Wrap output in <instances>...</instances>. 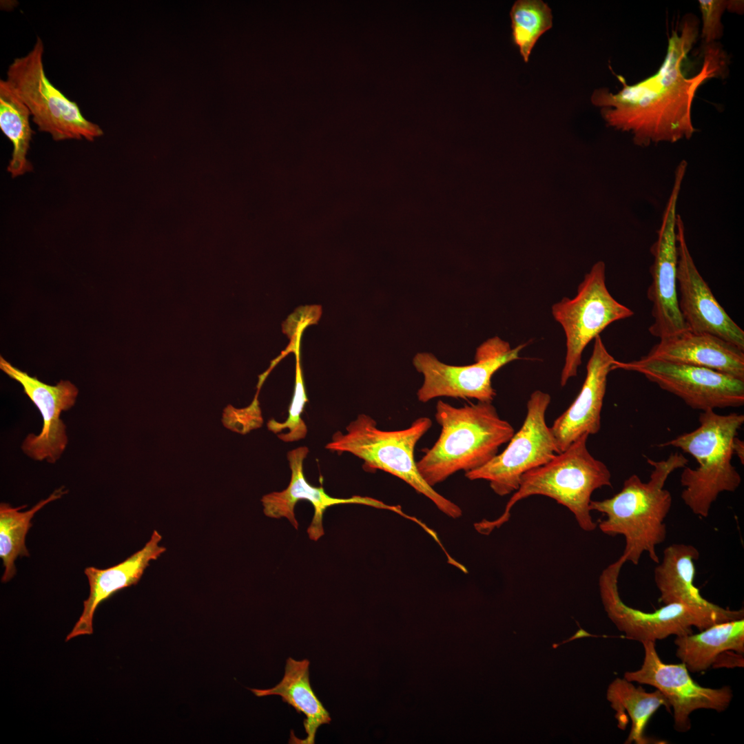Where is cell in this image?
<instances>
[{"label": "cell", "instance_id": "1", "mask_svg": "<svg viewBox=\"0 0 744 744\" xmlns=\"http://www.w3.org/2000/svg\"><path fill=\"white\" fill-rule=\"evenodd\" d=\"M699 19L683 16L668 36L664 60L653 75L628 85L621 75L612 73L622 84L613 94L606 87L595 90L593 105L601 107L607 125L630 133L640 147L690 139L697 131L692 120V107L699 87L711 79L726 78L730 57L719 42L704 44L701 68L688 74L689 54L699 34Z\"/></svg>", "mask_w": 744, "mask_h": 744}, {"label": "cell", "instance_id": "2", "mask_svg": "<svg viewBox=\"0 0 744 744\" xmlns=\"http://www.w3.org/2000/svg\"><path fill=\"white\" fill-rule=\"evenodd\" d=\"M646 459L652 468L648 482L633 474L624 481L619 493L603 500H591L590 504L591 511L606 517L598 524L603 533L624 537L622 555L635 566L645 552L653 562H659L656 548L666 539L665 519L672 503L671 493L664 486L673 471L684 468L689 462L679 453L661 461Z\"/></svg>", "mask_w": 744, "mask_h": 744}, {"label": "cell", "instance_id": "3", "mask_svg": "<svg viewBox=\"0 0 744 744\" xmlns=\"http://www.w3.org/2000/svg\"><path fill=\"white\" fill-rule=\"evenodd\" d=\"M435 417L441 426L440 436L417 462L420 475L432 487L457 472L483 466L515 433L491 402L455 407L439 400Z\"/></svg>", "mask_w": 744, "mask_h": 744}, {"label": "cell", "instance_id": "4", "mask_svg": "<svg viewBox=\"0 0 744 744\" xmlns=\"http://www.w3.org/2000/svg\"><path fill=\"white\" fill-rule=\"evenodd\" d=\"M699 426L658 445L673 446L696 460L694 468L685 466L680 477L681 498L696 515L707 517L712 504L723 492H735L741 476L732 465V444L744 423V415H720L714 410L702 411Z\"/></svg>", "mask_w": 744, "mask_h": 744}, {"label": "cell", "instance_id": "5", "mask_svg": "<svg viewBox=\"0 0 744 744\" xmlns=\"http://www.w3.org/2000/svg\"><path fill=\"white\" fill-rule=\"evenodd\" d=\"M588 436L583 435L546 464L526 473L501 516L477 523V530L484 534L490 533L509 520L510 510L517 502L542 495L570 510L583 530H595L597 524L590 513L592 494L598 488L611 487L612 484L607 466L595 458L587 448Z\"/></svg>", "mask_w": 744, "mask_h": 744}, {"label": "cell", "instance_id": "6", "mask_svg": "<svg viewBox=\"0 0 744 744\" xmlns=\"http://www.w3.org/2000/svg\"><path fill=\"white\" fill-rule=\"evenodd\" d=\"M431 426L430 418L420 417L406 428L384 431L371 416L361 413L346 427V433L335 432L325 448L351 453L364 461V468L382 470L399 477L445 515L458 518L462 515L461 508L428 485L417 470L415 448Z\"/></svg>", "mask_w": 744, "mask_h": 744}, {"label": "cell", "instance_id": "7", "mask_svg": "<svg viewBox=\"0 0 744 744\" xmlns=\"http://www.w3.org/2000/svg\"><path fill=\"white\" fill-rule=\"evenodd\" d=\"M43 43L39 37L33 48L9 65L6 79L28 108L38 130L55 141L103 135L96 123L85 118L74 101L68 99L48 79L43 63Z\"/></svg>", "mask_w": 744, "mask_h": 744}, {"label": "cell", "instance_id": "8", "mask_svg": "<svg viewBox=\"0 0 744 744\" xmlns=\"http://www.w3.org/2000/svg\"><path fill=\"white\" fill-rule=\"evenodd\" d=\"M606 266L596 262L579 284L573 298H563L552 307L555 320L566 338V354L560 383L577 375L584 349L611 323L628 318L632 310L617 301L606 285Z\"/></svg>", "mask_w": 744, "mask_h": 744}, {"label": "cell", "instance_id": "9", "mask_svg": "<svg viewBox=\"0 0 744 744\" xmlns=\"http://www.w3.org/2000/svg\"><path fill=\"white\" fill-rule=\"evenodd\" d=\"M525 346L511 348L508 342L495 336L476 349L474 363L463 366L445 364L431 353H417L413 365L424 377L417 392V400L426 403L436 397H448L492 402L496 396L492 386L493 375L509 362L520 359L519 353Z\"/></svg>", "mask_w": 744, "mask_h": 744}, {"label": "cell", "instance_id": "10", "mask_svg": "<svg viewBox=\"0 0 744 744\" xmlns=\"http://www.w3.org/2000/svg\"><path fill=\"white\" fill-rule=\"evenodd\" d=\"M550 400L547 393L533 391L527 402L522 426L506 448L483 466L466 473V477L488 481L495 493L505 496L518 489L526 473L546 464L561 453L546 422Z\"/></svg>", "mask_w": 744, "mask_h": 744}, {"label": "cell", "instance_id": "11", "mask_svg": "<svg viewBox=\"0 0 744 744\" xmlns=\"http://www.w3.org/2000/svg\"><path fill=\"white\" fill-rule=\"evenodd\" d=\"M687 166V162L683 160L675 169L672 188L663 211L657 238L650 248L653 257L650 267L652 281L647 297L652 303L651 313L654 321L648 331L659 339L688 329L678 303L676 229L678 200Z\"/></svg>", "mask_w": 744, "mask_h": 744}, {"label": "cell", "instance_id": "12", "mask_svg": "<svg viewBox=\"0 0 744 744\" xmlns=\"http://www.w3.org/2000/svg\"><path fill=\"white\" fill-rule=\"evenodd\" d=\"M617 369L643 375L693 409L705 411L744 404V380L710 369L645 355L628 362L617 360Z\"/></svg>", "mask_w": 744, "mask_h": 744}, {"label": "cell", "instance_id": "13", "mask_svg": "<svg viewBox=\"0 0 744 744\" xmlns=\"http://www.w3.org/2000/svg\"><path fill=\"white\" fill-rule=\"evenodd\" d=\"M626 562L621 555L603 569L599 578V588L608 618L626 638L641 643H655L670 635L691 634L693 627L702 630L719 623L704 612L679 603L664 605L651 612L628 606L621 600L618 589L619 577Z\"/></svg>", "mask_w": 744, "mask_h": 744}, {"label": "cell", "instance_id": "14", "mask_svg": "<svg viewBox=\"0 0 744 744\" xmlns=\"http://www.w3.org/2000/svg\"><path fill=\"white\" fill-rule=\"evenodd\" d=\"M642 645L644 659L641 668L626 672L623 678L631 682L653 686L663 693L673 710L675 730L679 732L690 730V715L696 710L721 712L729 707L733 698L730 687L711 688L701 686L692 679L683 663H663L657 652L654 642H643Z\"/></svg>", "mask_w": 744, "mask_h": 744}, {"label": "cell", "instance_id": "15", "mask_svg": "<svg viewBox=\"0 0 744 744\" xmlns=\"http://www.w3.org/2000/svg\"><path fill=\"white\" fill-rule=\"evenodd\" d=\"M676 229L678 303L688 329L712 334L744 350V331L719 304L700 274L690 253L679 214Z\"/></svg>", "mask_w": 744, "mask_h": 744}, {"label": "cell", "instance_id": "16", "mask_svg": "<svg viewBox=\"0 0 744 744\" xmlns=\"http://www.w3.org/2000/svg\"><path fill=\"white\" fill-rule=\"evenodd\" d=\"M0 369L22 386L24 393L43 417L41 433H31L25 437L21 446L23 451L35 460L55 463L68 442L66 426L60 415L75 404L79 394L77 387L69 380H60L56 385L47 384L12 366L1 355Z\"/></svg>", "mask_w": 744, "mask_h": 744}, {"label": "cell", "instance_id": "17", "mask_svg": "<svg viewBox=\"0 0 744 744\" xmlns=\"http://www.w3.org/2000/svg\"><path fill=\"white\" fill-rule=\"evenodd\" d=\"M308 453L309 449L307 446H300L288 452L287 459L291 470L289 484L282 491L272 492L262 497L261 502L266 516L276 519L285 517L298 529V522L295 517L294 507L300 500H307L314 508V515L307 528V534L310 539L318 541L324 534L322 526L323 514L332 506L363 504L390 510L404 515L400 507L386 505L371 497L353 496L349 498H335L329 495L322 487L310 484L303 472V462Z\"/></svg>", "mask_w": 744, "mask_h": 744}, {"label": "cell", "instance_id": "18", "mask_svg": "<svg viewBox=\"0 0 744 744\" xmlns=\"http://www.w3.org/2000/svg\"><path fill=\"white\" fill-rule=\"evenodd\" d=\"M594 341L586 378L578 395L550 427L560 452L583 435L596 434L601 428L607 378L609 373L616 369L617 360L608 351L600 335Z\"/></svg>", "mask_w": 744, "mask_h": 744}, {"label": "cell", "instance_id": "19", "mask_svg": "<svg viewBox=\"0 0 744 744\" xmlns=\"http://www.w3.org/2000/svg\"><path fill=\"white\" fill-rule=\"evenodd\" d=\"M693 545L682 543L667 546L654 570V579L664 605L679 603L704 612L718 622L744 618L743 609L723 608L705 599L694 583V561L699 557Z\"/></svg>", "mask_w": 744, "mask_h": 744}, {"label": "cell", "instance_id": "20", "mask_svg": "<svg viewBox=\"0 0 744 744\" xmlns=\"http://www.w3.org/2000/svg\"><path fill=\"white\" fill-rule=\"evenodd\" d=\"M161 535L155 530L141 549L122 562L105 569L93 566L85 568L90 594L83 601L82 613L67 635L65 641L93 633V618L99 606L118 590L139 581L150 562L157 559L165 551V548L161 544Z\"/></svg>", "mask_w": 744, "mask_h": 744}, {"label": "cell", "instance_id": "21", "mask_svg": "<svg viewBox=\"0 0 744 744\" xmlns=\"http://www.w3.org/2000/svg\"><path fill=\"white\" fill-rule=\"evenodd\" d=\"M645 356L705 367L744 380V350L709 333L688 329L659 339Z\"/></svg>", "mask_w": 744, "mask_h": 744}, {"label": "cell", "instance_id": "22", "mask_svg": "<svg viewBox=\"0 0 744 744\" xmlns=\"http://www.w3.org/2000/svg\"><path fill=\"white\" fill-rule=\"evenodd\" d=\"M309 665L308 659L297 661L289 657L286 661L283 678L278 684L269 689H249L258 697L280 696L282 701L293 707L298 714H304L303 725L306 738H297L291 731L289 743L314 744L318 729L331 721L329 712L311 686Z\"/></svg>", "mask_w": 744, "mask_h": 744}, {"label": "cell", "instance_id": "23", "mask_svg": "<svg viewBox=\"0 0 744 744\" xmlns=\"http://www.w3.org/2000/svg\"><path fill=\"white\" fill-rule=\"evenodd\" d=\"M699 631L674 639L676 656L688 671H705L728 651L743 654L744 618L715 623Z\"/></svg>", "mask_w": 744, "mask_h": 744}, {"label": "cell", "instance_id": "24", "mask_svg": "<svg viewBox=\"0 0 744 744\" xmlns=\"http://www.w3.org/2000/svg\"><path fill=\"white\" fill-rule=\"evenodd\" d=\"M606 697L617 712L615 718L620 729H625L628 716L630 718L631 730L625 743H650L644 731L650 717L661 706L670 711L668 699L659 690L648 692L625 678H617L609 685Z\"/></svg>", "mask_w": 744, "mask_h": 744}, {"label": "cell", "instance_id": "25", "mask_svg": "<svg viewBox=\"0 0 744 744\" xmlns=\"http://www.w3.org/2000/svg\"><path fill=\"white\" fill-rule=\"evenodd\" d=\"M68 493L64 486L55 490L48 497L39 501L30 510L21 511L26 505L13 508L9 504H0V557L4 571L1 581L11 580L17 572L15 560L19 557H29L25 546L26 535L32 527V519L43 506L62 497Z\"/></svg>", "mask_w": 744, "mask_h": 744}, {"label": "cell", "instance_id": "26", "mask_svg": "<svg viewBox=\"0 0 744 744\" xmlns=\"http://www.w3.org/2000/svg\"><path fill=\"white\" fill-rule=\"evenodd\" d=\"M30 112L6 80L0 81V128L13 147L7 167L12 178L32 169L27 159L33 132Z\"/></svg>", "mask_w": 744, "mask_h": 744}, {"label": "cell", "instance_id": "27", "mask_svg": "<svg viewBox=\"0 0 744 744\" xmlns=\"http://www.w3.org/2000/svg\"><path fill=\"white\" fill-rule=\"evenodd\" d=\"M512 38L525 62L539 38L552 26L548 5L541 0H518L510 12Z\"/></svg>", "mask_w": 744, "mask_h": 744}, {"label": "cell", "instance_id": "28", "mask_svg": "<svg viewBox=\"0 0 744 744\" xmlns=\"http://www.w3.org/2000/svg\"><path fill=\"white\" fill-rule=\"evenodd\" d=\"M296 353V381L294 392L291 403L289 409V416L284 422H279L273 419L267 422L269 431L278 433L282 431H287L285 433H280L278 437L282 441L291 442L298 441L305 437L307 433V427L301 417L303 409L308 399L305 393L303 377L300 364L299 345L293 348Z\"/></svg>", "mask_w": 744, "mask_h": 744}, {"label": "cell", "instance_id": "29", "mask_svg": "<svg viewBox=\"0 0 744 744\" xmlns=\"http://www.w3.org/2000/svg\"><path fill=\"white\" fill-rule=\"evenodd\" d=\"M258 395V394H257ZM257 395L247 407L237 409L228 404L223 410L222 422L231 431L246 434L261 426L263 420Z\"/></svg>", "mask_w": 744, "mask_h": 744}, {"label": "cell", "instance_id": "30", "mask_svg": "<svg viewBox=\"0 0 744 744\" xmlns=\"http://www.w3.org/2000/svg\"><path fill=\"white\" fill-rule=\"evenodd\" d=\"M699 4L702 17L701 37L704 44L716 42L723 34L721 18L727 10L728 1L699 0Z\"/></svg>", "mask_w": 744, "mask_h": 744}, {"label": "cell", "instance_id": "31", "mask_svg": "<svg viewBox=\"0 0 744 744\" xmlns=\"http://www.w3.org/2000/svg\"><path fill=\"white\" fill-rule=\"evenodd\" d=\"M733 455L735 454L742 464H744V442L737 436L734 439L732 444Z\"/></svg>", "mask_w": 744, "mask_h": 744}, {"label": "cell", "instance_id": "32", "mask_svg": "<svg viewBox=\"0 0 744 744\" xmlns=\"http://www.w3.org/2000/svg\"><path fill=\"white\" fill-rule=\"evenodd\" d=\"M743 1L729 0L727 10L729 12L741 14L743 12Z\"/></svg>", "mask_w": 744, "mask_h": 744}]
</instances>
